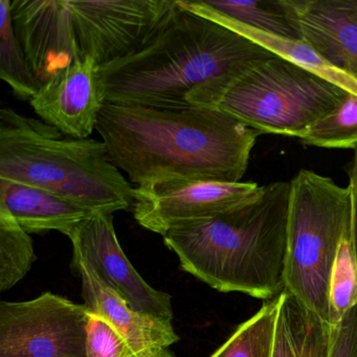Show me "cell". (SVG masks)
<instances>
[{
  "label": "cell",
  "mask_w": 357,
  "mask_h": 357,
  "mask_svg": "<svg viewBox=\"0 0 357 357\" xmlns=\"http://www.w3.org/2000/svg\"><path fill=\"white\" fill-rule=\"evenodd\" d=\"M275 56L176 0L145 47L100 66L104 100L158 109L217 108L236 83Z\"/></svg>",
  "instance_id": "1"
},
{
  "label": "cell",
  "mask_w": 357,
  "mask_h": 357,
  "mask_svg": "<svg viewBox=\"0 0 357 357\" xmlns=\"http://www.w3.org/2000/svg\"><path fill=\"white\" fill-rule=\"evenodd\" d=\"M96 130L114 166L137 185L174 179L240 183L261 135L219 107L158 109L107 102Z\"/></svg>",
  "instance_id": "2"
},
{
  "label": "cell",
  "mask_w": 357,
  "mask_h": 357,
  "mask_svg": "<svg viewBox=\"0 0 357 357\" xmlns=\"http://www.w3.org/2000/svg\"><path fill=\"white\" fill-rule=\"evenodd\" d=\"M289 194L290 183H269L248 206L171 229L165 244L183 271L218 291L279 298L286 290Z\"/></svg>",
  "instance_id": "3"
},
{
  "label": "cell",
  "mask_w": 357,
  "mask_h": 357,
  "mask_svg": "<svg viewBox=\"0 0 357 357\" xmlns=\"http://www.w3.org/2000/svg\"><path fill=\"white\" fill-rule=\"evenodd\" d=\"M0 179L52 192L93 212L135 206V188L103 141L68 137L12 108L0 110Z\"/></svg>",
  "instance_id": "4"
},
{
  "label": "cell",
  "mask_w": 357,
  "mask_h": 357,
  "mask_svg": "<svg viewBox=\"0 0 357 357\" xmlns=\"http://www.w3.org/2000/svg\"><path fill=\"white\" fill-rule=\"evenodd\" d=\"M289 183L286 291L331 325L332 267L340 242L352 234L350 189L305 169Z\"/></svg>",
  "instance_id": "5"
},
{
  "label": "cell",
  "mask_w": 357,
  "mask_h": 357,
  "mask_svg": "<svg viewBox=\"0 0 357 357\" xmlns=\"http://www.w3.org/2000/svg\"><path fill=\"white\" fill-rule=\"evenodd\" d=\"M348 91L275 56L246 74L219 108L259 132L301 139Z\"/></svg>",
  "instance_id": "6"
},
{
  "label": "cell",
  "mask_w": 357,
  "mask_h": 357,
  "mask_svg": "<svg viewBox=\"0 0 357 357\" xmlns=\"http://www.w3.org/2000/svg\"><path fill=\"white\" fill-rule=\"evenodd\" d=\"M89 309L52 292L0 303V357H87Z\"/></svg>",
  "instance_id": "7"
},
{
  "label": "cell",
  "mask_w": 357,
  "mask_h": 357,
  "mask_svg": "<svg viewBox=\"0 0 357 357\" xmlns=\"http://www.w3.org/2000/svg\"><path fill=\"white\" fill-rule=\"evenodd\" d=\"M264 191L256 183L156 181L135 188L133 215L141 227L165 236L171 229L215 218L258 200Z\"/></svg>",
  "instance_id": "8"
},
{
  "label": "cell",
  "mask_w": 357,
  "mask_h": 357,
  "mask_svg": "<svg viewBox=\"0 0 357 357\" xmlns=\"http://www.w3.org/2000/svg\"><path fill=\"white\" fill-rule=\"evenodd\" d=\"M83 57L100 66L139 52L176 0H68Z\"/></svg>",
  "instance_id": "9"
},
{
  "label": "cell",
  "mask_w": 357,
  "mask_h": 357,
  "mask_svg": "<svg viewBox=\"0 0 357 357\" xmlns=\"http://www.w3.org/2000/svg\"><path fill=\"white\" fill-rule=\"evenodd\" d=\"M68 237L72 241L73 257L84 261L135 311L160 321H172L171 296L151 287L131 264L119 243L114 214L93 213Z\"/></svg>",
  "instance_id": "10"
},
{
  "label": "cell",
  "mask_w": 357,
  "mask_h": 357,
  "mask_svg": "<svg viewBox=\"0 0 357 357\" xmlns=\"http://www.w3.org/2000/svg\"><path fill=\"white\" fill-rule=\"evenodd\" d=\"M16 38L41 83L83 58L68 0H11Z\"/></svg>",
  "instance_id": "11"
},
{
  "label": "cell",
  "mask_w": 357,
  "mask_h": 357,
  "mask_svg": "<svg viewBox=\"0 0 357 357\" xmlns=\"http://www.w3.org/2000/svg\"><path fill=\"white\" fill-rule=\"evenodd\" d=\"M41 121L68 137L89 139L103 107L100 66L83 57L43 83L30 101Z\"/></svg>",
  "instance_id": "12"
},
{
  "label": "cell",
  "mask_w": 357,
  "mask_h": 357,
  "mask_svg": "<svg viewBox=\"0 0 357 357\" xmlns=\"http://www.w3.org/2000/svg\"><path fill=\"white\" fill-rule=\"evenodd\" d=\"M72 264L81 279L85 306L116 329L135 357L147 356L178 342L172 321L137 312L84 261L73 257Z\"/></svg>",
  "instance_id": "13"
},
{
  "label": "cell",
  "mask_w": 357,
  "mask_h": 357,
  "mask_svg": "<svg viewBox=\"0 0 357 357\" xmlns=\"http://www.w3.org/2000/svg\"><path fill=\"white\" fill-rule=\"evenodd\" d=\"M303 41L357 80V0H288Z\"/></svg>",
  "instance_id": "14"
},
{
  "label": "cell",
  "mask_w": 357,
  "mask_h": 357,
  "mask_svg": "<svg viewBox=\"0 0 357 357\" xmlns=\"http://www.w3.org/2000/svg\"><path fill=\"white\" fill-rule=\"evenodd\" d=\"M0 206L29 234L58 231L68 236L95 213L57 194L6 179H0Z\"/></svg>",
  "instance_id": "15"
},
{
  "label": "cell",
  "mask_w": 357,
  "mask_h": 357,
  "mask_svg": "<svg viewBox=\"0 0 357 357\" xmlns=\"http://www.w3.org/2000/svg\"><path fill=\"white\" fill-rule=\"evenodd\" d=\"M178 3L183 9L204 16L221 26H227V28L237 32L238 34L243 35L246 38L258 43L261 47H265L275 55L285 58V59L310 70L313 74L342 87L348 93L357 95L356 79L332 66L305 41L279 38V37L271 36V35L265 34L260 31L238 24V22L211 9L204 3V0H179Z\"/></svg>",
  "instance_id": "16"
},
{
  "label": "cell",
  "mask_w": 357,
  "mask_h": 357,
  "mask_svg": "<svg viewBox=\"0 0 357 357\" xmlns=\"http://www.w3.org/2000/svg\"><path fill=\"white\" fill-rule=\"evenodd\" d=\"M217 13L265 34L303 41L288 0H204Z\"/></svg>",
  "instance_id": "17"
},
{
  "label": "cell",
  "mask_w": 357,
  "mask_h": 357,
  "mask_svg": "<svg viewBox=\"0 0 357 357\" xmlns=\"http://www.w3.org/2000/svg\"><path fill=\"white\" fill-rule=\"evenodd\" d=\"M0 77L22 101H31L43 86L16 38L11 0H0Z\"/></svg>",
  "instance_id": "18"
},
{
  "label": "cell",
  "mask_w": 357,
  "mask_h": 357,
  "mask_svg": "<svg viewBox=\"0 0 357 357\" xmlns=\"http://www.w3.org/2000/svg\"><path fill=\"white\" fill-rule=\"evenodd\" d=\"M279 298L266 301L208 357H273Z\"/></svg>",
  "instance_id": "19"
},
{
  "label": "cell",
  "mask_w": 357,
  "mask_h": 357,
  "mask_svg": "<svg viewBox=\"0 0 357 357\" xmlns=\"http://www.w3.org/2000/svg\"><path fill=\"white\" fill-rule=\"evenodd\" d=\"M36 259L32 238L0 206V291H8L22 281Z\"/></svg>",
  "instance_id": "20"
},
{
  "label": "cell",
  "mask_w": 357,
  "mask_h": 357,
  "mask_svg": "<svg viewBox=\"0 0 357 357\" xmlns=\"http://www.w3.org/2000/svg\"><path fill=\"white\" fill-rule=\"evenodd\" d=\"M303 144L321 148L357 147V95L348 93L329 114L311 125L301 137Z\"/></svg>",
  "instance_id": "21"
},
{
  "label": "cell",
  "mask_w": 357,
  "mask_h": 357,
  "mask_svg": "<svg viewBox=\"0 0 357 357\" xmlns=\"http://www.w3.org/2000/svg\"><path fill=\"white\" fill-rule=\"evenodd\" d=\"M357 305V258L352 234L340 242L332 267L329 283V308L331 326Z\"/></svg>",
  "instance_id": "22"
},
{
  "label": "cell",
  "mask_w": 357,
  "mask_h": 357,
  "mask_svg": "<svg viewBox=\"0 0 357 357\" xmlns=\"http://www.w3.org/2000/svg\"><path fill=\"white\" fill-rule=\"evenodd\" d=\"M87 357H135L122 336L103 317L89 310Z\"/></svg>",
  "instance_id": "23"
},
{
  "label": "cell",
  "mask_w": 357,
  "mask_h": 357,
  "mask_svg": "<svg viewBox=\"0 0 357 357\" xmlns=\"http://www.w3.org/2000/svg\"><path fill=\"white\" fill-rule=\"evenodd\" d=\"M329 357H357V305L331 326Z\"/></svg>",
  "instance_id": "24"
},
{
  "label": "cell",
  "mask_w": 357,
  "mask_h": 357,
  "mask_svg": "<svg viewBox=\"0 0 357 357\" xmlns=\"http://www.w3.org/2000/svg\"><path fill=\"white\" fill-rule=\"evenodd\" d=\"M349 189L351 193V225L352 239L357 258V147L354 149L352 162L349 169Z\"/></svg>",
  "instance_id": "25"
},
{
  "label": "cell",
  "mask_w": 357,
  "mask_h": 357,
  "mask_svg": "<svg viewBox=\"0 0 357 357\" xmlns=\"http://www.w3.org/2000/svg\"><path fill=\"white\" fill-rule=\"evenodd\" d=\"M145 357H175L168 349H162V350L156 351Z\"/></svg>",
  "instance_id": "26"
}]
</instances>
